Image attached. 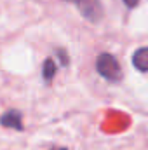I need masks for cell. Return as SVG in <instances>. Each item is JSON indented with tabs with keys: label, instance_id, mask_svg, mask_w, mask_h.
I'll return each mask as SVG.
<instances>
[{
	"label": "cell",
	"instance_id": "4",
	"mask_svg": "<svg viewBox=\"0 0 148 150\" xmlns=\"http://www.w3.org/2000/svg\"><path fill=\"white\" fill-rule=\"evenodd\" d=\"M132 65L140 72H148V47H140L132 54Z\"/></svg>",
	"mask_w": 148,
	"mask_h": 150
},
{
	"label": "cell",
	"instance_id": "7",
	"mask_svg": "<svg viewBox=\"0 0 148 150\" xmlns=\"http://www.w3.org/2000/svg\"><path fill=\"white\" fill-rule=\"evenodd\" d=\"M122 2H124V4H125L129 9H134V7L140 4V0H122Z\"/></svg>",
	"mask_w": 148,
	"mask_h": 150
},
{
	"label": "cell",
	"instance_id": "6",
	"mask_svg": "<svg viewBox=\"0 0 148 150\" xmlns=\"http://www.w3.org/2000/svg\"><path fill=\"white\" fill-rule=\"evenodd\" d=\"M54 52H56V56H58V59H56V61H59V65H61V67H68L70 58H68L66 51H65V49H56Z\"/></svg>",
	"mask_w": 148,
	"mask_h": 150
},
{
	"label": "cell",
	"instance_id": "5",
	"mask_svg": "<svg viewBox=\"0 0 148 150\" xmlns=\"http://www.w3.org/2000/svg\"><path fill=\"white\" fill-rule=\"evenodd\" d=\"M56 72H58V63L52 59V58H47L42 65V79L45 84H51L52 79L56 77Z\"/></svg>",
	"mask_w": 148,
	"mask_h": 150
},
{
	"label": "cell",
	"instance_id": "2",
	"mask_svg": "<svg viewBox=\"0 0 148 150\" xmlns=\"http://www.w3.org/2000/svg\"><path fill=\"white\" fill-rule=\"evenodd\" d=\"M70 2L77 7V11L91 23H99L105 16V9L101 5V0H63Z\"/></svg>",
	"mask_w": 148,
	"mask_h": 150
},
{
	"label": "cell",
	"instance_id": "1",
	"mask_svg": "<svg viewBox=\"0 0 148 150\" xmlns=\"http://www.w3.org/2000/svg\"><path fill=\"white\" fill-rule=\"evenodd\" d=\"M96 72L101 75L105 80H108V82H120L122 77H124L120 63L110 52L98 54V58H96Z\"/></svg>",
	"mask_w": 148,
	"mask_h": 150
},
{
	"label": "cell",
	"instance_id": "3",
	"mask_svg": "<svg viewBox=\"0 0 148 150\" xmlns=\"http://www.w3.org/2000/svg\"><path fill=\"white\" fill-rule=\"evenodd\" d=\"M0 126L9 127V129H16V131H23L25 124H23V113L19 110H7L0 115Z\"/></svg>",
	"mask_w": 148,
	"mask_h": 150
},
{
	"label": "cell",
	"instance_id": "8",
	"mask_svg": "<svg viewBox=\"0 0 148 150\" xmlns=\"http://www.w3.org/2000/svg\"><path fill=\"white\" fill-rule=\"evenodd\" d=\"M51 150H68V149H65V147H54V149H51Z\"/></svg>",
	"mask_w": 148,
	"mask_h": 150
}]
</instances>
